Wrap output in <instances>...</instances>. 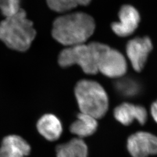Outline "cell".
Wrapping results in <instances>:
<instances>
[{
	"mask_svg": "<svg viewBox=\"0 0 157 157\" xmlns=\"http://www.w3.org/2000/svg\"><path fill=\"white\" fill-rule=\"evenodd\" d=\"M51 10L63 13L71 11L78 6H87L91 0H46Z\"/></svg>",
	"mask_w": 157,
	"mask_h": 157,
	"instance_id": "13",
	"label": "cell"
},
{
	"mask_svg": "<svg viewBox=\"0 0 157 157\" xmlns=\"http://www.w3.org/2000/svg\"><path fill=\"white\" fill-rule=\"evenodd\" d=\"M152 48L151 40L148 37H136L128 41L126 47V55L136 72L143 70Z\"/></svg>",
	"mask_w": 157,
	"mask_h": 157,
	"instance_id": "7",
	"label": "cell"
},
{
	"mask_svg": "<svg viewBox=\"0 0 157 157\" xmlns=\"http://www.w3.org/2000/svg\"><path fill=\"white\" fill-rule=\"evenodd\" d=\"M37 129L47 140L56 141L62 135V124L59 118L54 114L43 115L37 122Z\"/></svg>",
	"mask_w": 157,
	"mask_h": 157,
	"instance_id": "10",
	"label": "cell"
},
{
	"mask_svg": "<svg viewBox=\"0 0 157 157\" xmlns=\"http://www.w3.org/2000/svg\"><path fill=\"white\" fill-rule=\"evenodd\" d=\"M115 88L118 94L124 98H133L139 95L141 90L140 83L129 77L118 78L115 83Z\"/></svg>",
	"mask_w": 157,
	"mask_h": 157,
	"instance_id": "12",
	"label": "cell"
},
{
	"mask_svg": "<svg viewBox=\"0 0 157 157\" xmlns=\"http://www.w3.org/2000/svg\"><path fill=\"white\" fill-rule=\"evenodd\" d=\"M127 69V62L124 55L107 46L99 58L98 72L108 78H119L124 76Z\"/></svg>",
	"mask_w": 157,
	"mask_h": 157,
	"instance_id": "5",
	"label": "cell"
},
{
	"mask_svg": "<svg viewBox=\"0 0 157 157\" xmlns=\"http://www.w3.org/2000/svg\"><path fill=\"white\" fill-rule=\"evenodd\" d=\"M107 46L98 42H91L88 44L67 47L59 53L58 62L61 67L78 65L84 73L95 75L98 72L99 58Z\"/></svg>",
	"mask_w": 157,
	"mask_h": 157,
	"instance_id": "3",
	"label": "cell"
},
{
	"mask_svg": "<svg viewBox=\"0 0 157 157\" xmlns=\"http://www.w3.org/2000/svg\"><path fill=\"white\" fill-rule=\"evenodd\" d=\"M127 149L132 157H148L157 154V136L146 132H139L129 136Z\"/></svg>",
	"mask_w": 157,
	"mask_h": 157,
	"instance_id": "6",
	"label": "cell"
},
{
	"mask_svg": "<svg viewBox=\"0 0 157 157\" xmlns=\"http://www.w3.org/2000/svg\"><path fill=\"white\" fill-rule=\"evenodd\" d=\"M69 143L73 147L77 157H88V147L82 139L74 138Z\"/></svg>",
	"mask_w": 157,
	"mask_h": 157,
	"instance_id": "16",
	"label": "cell"
},
{
	"mask_svg": "<svg viewBox=\"0 0 157 157\" xmlns=\"http://www.w3.org/2000/svg\"><path fill=\"white\" fill-rule=\"evenodd\" d=\"M151 114L155 122L157 123V100L152 104L151 107Z\"/></svg>",
	"mask_w": 157,
	"mask_h": 157,
	"instance_id": "19",
	"label": "cell"
},
{
	"mask_svg": "<svg viewBox=\"0 0 157 157\" xmlns=\"http://www.w3.org/2000/svg\"><path fill=\"white\" fill-rule=\"evenodd\" d=\"M1 145L8 146L21 153L24 157L28 156L31 151L28 143L22 137L16 135H8L2 141Z\"/></svg>",
	"mask_w": 157,
	"mask_h": 157,
	"instance_id": "14",
	"label": "cell"
},
{
	"mask_svg": "<svg viewBox=\"0 0 157 157\" xmlns=\"http://www.w3.org/2000/svg\"><path fill=\"white\" fill-rule=\"evenodd\" d=\"M0 157H25L21 153L8 146L0 147Z\"/></svg>",
	"mask_w": 157,
	"mask_h": 157,
	"instance_id": "18",
	"label": "cell"
},
{
	"mask_svg": "<svg viewBox=\"0 0 157 157\" xmlns=\"http://www.w3.org/2000/svg\"><path fill=\"white\" fill-rule=\"evenodd\" d=\"M113 115L117 121L124 126L130 125L135 120L143 125L148 118L147 111L144 107L129 102H124L116 107Z\"/></svg>",
	"mask_w": 157,
	"mask_h": 157,
	"instance_id": "9",
	"label": "cell"
},
{
	"mask_svg": "<svg viewBox=\"0 0 157 157\" xmlns=\"http://www.w3.org/2000/svg\"><path fill=\"white\" fill-rule=\"evenodd\" d=\"M97 128L98 122L96 118L80 112L78 114L76 120L70 126L69 130L72 134L82 139L93 135Z\"/></svg>",
	"mask_w": 157,
	"mask_h": 157,
	"instance_id": "11",
	"label": "cell"
},
{
	"mask_svg": "<svg viewBox=\"0 0 157 157\" xmlns=\"http://www.w3.org/2000/svg\"><path fill=\"white\" fill-rule=\"evenodd\" d=\"M56 157H77L69 141L59 144L56 148Z\"/></svg>",
	"mask_w": 157,
	"mask_h": 157,
	"instance_id": "17",
	"label": "cell"
},
{
	"mask_svg": "<svg viewBox=\"0 0 157 157\" xmlns=\"http://www.w3.org/2000/svg\"><path fill=\"white\" fill-rule=\"evenodd\" d=\"M119 22L112 23L113 32L120 37H127L135 32L140 21L139 12L132 6H122L119 12Z\"/></svg>",
	"mask_w": 157,
	"mask_h": 157,
	"instance_id": "8",
	"label": "cell"
},
{
	"mask_svg": "<svg viewBox=\"0 0 157 157\" xmlns=\"http://www.w3.org/2000/svg\"><path fill=\"white\" fill-rule=\"evenodd\" d=\"M21 4V0H0V12L5 17H12L22 9Z\"/></svg>",
	"mask_w": 157,
	"mask_h": 157,
	"instance_id": "15",
	"label": "cell"
},
{
	"mask_svg": "<svg viewBox=\"0 0 157 157\" xmlns=\"http://www.w3.org/2000/svg\"><path fill=\"white\" fill-rule=\"evenodd\" d=\"M75 94L80 111L97 119L107 113L109 100L107 93L98 82L91 80H82L76 84Z\"/></svg>",
	"mask_w": 157,
	"mask_h": 157,
	"instance_id": "4",
	"label": "cell"
},
{
	"mask_svg": "<svg viewBox=\"0 0 157 157\" xmlns=\"http://www.w3.org/2000/svg\"><path fill=\"white\" fill-rule=\"evenodd\" d=\"M94 19L83 12L58 17L52 24V36L62 45L71 47L84 44L95 30Z\"/></svg>",
	"mask_w": 157,
	"mask_h": 157,
	"instance_id": "1",
	"label": "cell"
},
{
	"mask_svg": "<svg viewBox=\"0 0 157 157\" xmlns=\"http://www.w3.org/2000/svg\"><path fill=\"white\" fill-rule=\"evenodd\" d=\"M36 36L33 23L27 17L23 9L0 22V40L13 50H28Z\"/></svg>",
	"mask_w": 157,
	"mask_h": 157,
	"instance_id": "2",
	"label": "cell"
}]
</instances>
